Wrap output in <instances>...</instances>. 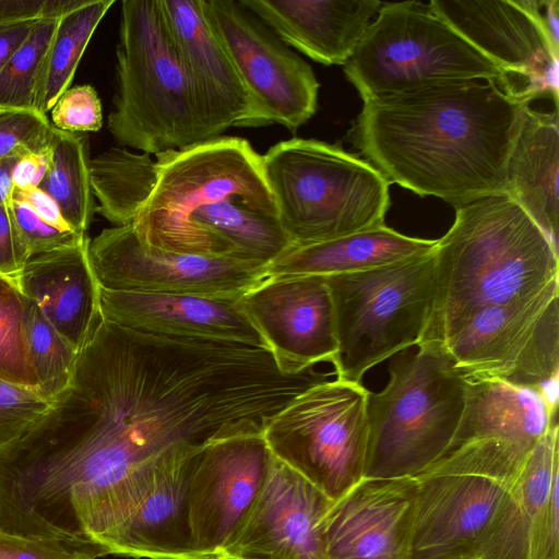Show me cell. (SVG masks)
<instances>
[{
  "mask_svg": "<svg viewBox=\"0 0 559 559\" xmlns=\"http://www.w3.org/2000/svg\"><path fill=\"white\" fill-rule=\"evenodd\" d=\"M264 347L136 332L103 318L41 419L72 490L117 530L159 477L213 440L263 432L306 389Z\"/></svg>",
  "mask_w": 559,
  "mask_h": 559,
  "instance_id": "obj_1",
  "label": "cell"
},
{
  "mask_svg": "<svg viewBox=\"0 0 559 559\" xmlns=\"http://www.w3.org/2000/svg\"><path fill=\"white\" fill-rule=\"evenodd\" d=\"M527 105L495 81L447 82L364 102L349 134L390 183L456 207L507 194Z\"/></svg>",
  "mask_w": 559,
  "mask_h": 559,
  "instance_id": "obj_2",
  "label": "cell"
},
{
  "mask_svg": "<svg viewBox=\"0 0 559 559\" xmlns=\"http://www.w3.org/2000/svg\"><path fill=\"white\" fill-rule=\"evenodd\" d=\"M454 209L455 219L435 248L420 343H443L477 311L536 294L559 276L558 249L509 195Z\"/></svg>",
  "mask_w": 559,
  "mask_h": 559,
  "instance_id": "obj_3",
  "label": "cell"
},
{
  "mask_svg": "<svg viewBox=\"0 0 559 559\" xmlns=\"http://www.w3.org/2000/svg\"><path fill=\"white\" fill-rule=\"evenodd\" d=\"M112 104L107 127L120 145L156 156L212 139L159 0L121 2Z\"/></svg>",
  "mask_w": 559,
  "mask_h": 559,
  "instance_id": "obj_4",
  "label": "cell"
},
{
  "mask_svg": "<svg viewBox=\"0 0 559 559\" xmlns=\"http://www.w3.org/2000/svg\"><path fill=\"white\" fill-rule=\"evenodd\" d=\"M261 156L278 219L293 247L384 225L390 182L358 155L337 144L293 138Z\"/></svg>",
  "mask_w": 559,
  "mask_h": 559,
  "instance_id": "obj_5",
  "label": "cell"
},
{
  "mask_svg": "<svg viewBox=\"0 0 559 559\" xmlns=\"http://www.w3.org/2000/svg\"><path fill=\"white\" fill-rule=\"evenodd\" d=\"M390 367L383 390L367 401L364 477H415L449 450L465 401L466 378L438 342L417 345Z\"/></svg>",
  "mask_w": 559,
  "mask_h": 559,
  "instance_id": "obj_6",
  "label": "cell"
},
{
  "mask_svg": "<svg viewBox=\"0 0 559 559\" xmlns=\"http://www.w3.org/2000/svg\"><path fill=\"white\" fill-rule=\"evenodd\" d=\"M526 459L496 441H469L415 476L407 559H476Z\"/></svg>",
  "mask_w": 559,
  "mask_h": 559,
  "instance_id": "obj_7",
  "label": "cell"
},
{
  "mask_svg": "<svg viewBox=\"0 0 559 559\" xmlns=\"http://www.w3.org/2000/svg\"><path fill=\"white\" fill-rule=\"evenodd\" d=\"M344 74L364 102L469 80L507 91L501 70L420 1L383 2Z\"/></svg>",
  "mask_w": 559,
  "mask_h": 559,
  "instance_id": "obj_8",
  "label": "cell"
},
{
  "mask_svg": "<svg viewBox=\"0 0 559 559\" xmlns=\"http://www.w3.org/2000/svg\"><path fill=\"white\" fill-rule=\"evenodd\" d=\"M435 250L349 274L326 276L334 307L337 380L360 383L373 366L424 336L431 300Z\"/></svg>",
  "mask_w": 559,
  "mask_h": 559,
  "instance_id": "obj_9",
  "label": "cell"
},
{
  "mask_svg": "<svg viewBox=\"0 0 559 559\" xmlns=\"http://www.w3.org/2000/svg\"><path fill=\"white\" fill-rule=\"evenodd\" d=\"M155 157L154 189L132 224L150 247L171 251L190 215L218 201L277 215L262 156L246 139L219 135Z\"/></svg>",
  "mask_w": 559,
  "mask_h": 559,
  "instance_id": "obj_10",
  "label": "cell"
},
{
  "mask_svg": "<svg viewBox=\"0 0 559 559\" xmlns=\"http://www.w3.org/2000/svg\"><path fill=\"white\" fill-rule=\"evenodd\" d=\"M369 393L337 379L306 389L264 428L271 454L336 500L364 477Z\"/></svg>",
  "mask_w": 559,
  "mask_h": 559,
  "instance_id": "obj_11",
  "label": "cell"
},
{
  "mask_svg": "<svg viewBox=\"0 0 559 559\" xmlns=\"http://www.w3.org/2000/svg\"><path fill=\"white\" fill-rule=\"evenodd\" d=\"M559 282L536 294L484 308L442 345L466 378L538 391L558 411Z\"/></svg>",
  "mask_w": 559,
  "mask_h": 559,
  "instance_id": "obj_12",
  "label": "cell"
},
{
  "mask_svg": "<svg viewBox=\"0 0 559 559\" xmlns=\"http://www.w3.org/2000/svg\"><path fill=\"white\" fill-rule=\"evenodd\" d=\"M200 1L248 95L243 127L281 124L296 132L318 108L320 84L310 64L239 1Z\"/></svg>",
  "mask_w": 559,
  "mask_h": 559,
  "instance_id": "obj_13",
  "label": "cell"
},
{
  "mask_svg": "<svg viewBox=\"0 0 559 559\" xmlns=\"http://www.w3.org/2000/svg\"><path fill=\"white\" fill-rule=\"evenodd\" d=\"M88 258L100 287L150 294H181L237 301L265 277L251 263L150 247L132 225L102 230L88 242Z\"/></svg>",
  "mask_w": 559,
  "mask_h": 559,
  "instance_id": "obj_14",
  "label": "cell"
},
{
  "mask_svg": "<svg viewBox=\"0 0 559 559\" xmlns=\"http://www.w3.org/2000/svg\"><path fill=\"white\" fill-rule=\"evenodd\" d=\"M430 9L506 78L507 91L558 103V55L542 24L540 0H431Z\"/></svg>",
  "mask_w": 559,
  "mask_h": 559,
  "instance_id": "obj_15",
  "label": "cell"
},
{
  "mask_svg": "<svg viewBox=\"0 0 559 559\" xmlns=\"http://www.w3.org/2000/svg\"><path fill=\"white\" fill-rule=\"evenodd\" d=\"M271 460L263 432L213 440L194 454L188 511L193 546L202 557L228 544L258 497Z\"/></svg>",
  "mask_w": 559,
  "mask_h": 559,
  "instance_id": "obj_16",
  "label": "cell"
},
{
  "mask_svg": "<svg viewBox=\"0 0 559 559\" xmlns=\"http://www.w3.org/2000/svg\"><path fill=\"white\" fill-rule=\"evenodd\" d=\"M236 302L283 372L296 374L333 361L334 307L324 276H265Z\"/></svg>",
  "mask_w": 559,
  "mask_h": 559,
  "instance_id": "obj_17",
  "label": "cell"
},
{
  "mask_svg": "<svg viewBox=\"0 0 559 559\" xmlns=\"http://www.w3.org/2000/svg\"><path fill=\"white\" fill-rule=\"evenodd\" d=\"M331 503L272 455L258 497L221 552L241 559H328L325 515Z\"/></svg>",
  "mask_w": 559,
  "mask_h": 559,
  "instance_id": "obj_18",
  "label": "cell"
},
{
  "mask_svg": "<svg viewBox=\"0 0 559 559\" xmlns=\"http://www.w3.org/2000/svg\"><path fill=\"white\" fill-rule=\"evenodd\" d=\"M559 428L525 460L476 559H558Z\"/></svg>",
  "mask_w": 559,
  "mask_h": 559,
  "instance_id": "obj_19",
  "label": "cell"
},
{
  "mask_svg": "<svg viewBox=\"0 0 559 559\" xmlns=\"http://www.w3.org/2000/svg\"><path fill=\"white\" fill-rule=\"evenodd\" d=\"M416 488V477H362L332 501L328 559H407Z\"/></svg>",
  "mask_w": 559,
  "mask_h": 559,
  "instance_id": "obj_20",
  "label": "cell"
},
{
  "mask_svg": "<svg viewBox=\"0 0 559 559\" xmlns=\"http://www.w3.org/2000/svg\"><path fill=\"white\" fill-rule=\"evenodd\" d=\"M99 305L103 318L136 332L266 348L261 335L233 300L119 292L99 286Z\"/></svg>",
  "mask_w": 559,
  "mask_h": 559,
  "instance_id": "obj_21",
  "label": "cell"
},
{
  "mask_svg": "<svg viewBox=\"0 0 559 559\" xmlns=\"http://www.w3.org/2000/svg\"><path fill=\"white\" fill-rule=\"evenodd\" d=\"M164 23L202 109L211 138L241 127L249 112L242 82L211 29L200 0H159Z\"/></svg>",
  "mask_w": 559,
  "mask_h": 559,
  "instance_id": "obj_22",
  "label": "cell"
},
{
  "mask_svg": "<svg viewBox=\"0 0 559 559\" xmlns=\"http://www.w3.org/2000/svg\"><path fill=\"white\" fill-rule=\"evenodd\" d=\"M288 47L345 64L382 5L378 0H238Z\"/></svg>",
  "mask_w": 559,
  "mask_h": 559,
  "instance_id": "obj_23",
  "label": "cell"
},
{
  "mask_svg": "<svg viewBox=\"0 0 559 559\" xmlns=\"http://www.w3.org/2000/svg\"><path fill=\"white\" fill-rule=\"evenodd\" d=\"M88 242L90 238L74 247L33 255L16 278L23 295L78 353L103 319Z\"/></svg>",
  "mask_w": 559,
  "mask_h": 559,
  "instance_id": "obj_24",
  "label": "cell"
},
{
  "mask_svg": "<svg viewBox=\"0 0 559 559\" xmlns=\"http://www.w3.org/2000/svg\"><path fill=\"white\" fill-rule=\"evenodd\" d=\"M199 451V450H198ZM193 452L165 472L107 544L108 555L205 559L194 548L188 511Z\"/></svg>",
  "mask_w": 559,
  "mask_h": 559,
  "instance_id": "obj_25",
  "label": "cell"
},
{
  "mask_svg": "<svg viewBox=\"0 0 559 559\" xmlns=\"http://www.w3.org/2000/svg\"><path fill=\"white\" fill-rule=\"evenodd\" d=\"M556 418L557 412L534 389L469 378L465 383L464 408L449 450L464 442L488 440L530 454L557 424Z\"/></svg>",
  "mask_w": 559,
  "mask_h": 559,
  "instance_id": "obj_26",
  "label": "cell"
},
{
  "mask_svg": "<svg viewBox=\"0 0 559 559\" xmlns=\"http://www.w3.org/2000/svg\"><path fill=\"white\" fill-rule=\"evenodd\" d=\"M559 121L557 110L527 105L507 166V195L516 202L558 249Z\"/></svg>",
  "mask_w": 559,
  "mask_h": 559,
  "instance_id": "obj_27",
  "label": "cell"
},
{
  "mask_svg": "<svg viewBox=\"0 0 559 559\" xmlns=\"http://www.w3.org/2000/svg\"><path fill=\"white\" fill-rule=\"evenodd\" d=\"M437 240L403 235L385 224L304 247L272 261L265 276H332L368 271L431 253Z\"/></svg>",
  "mask_w": 559,
  "mask_h": 559,
  "instance_id": "obj_28",
  "label": "cell"
},
{
  "mask_svg": "<svg viewBox=\"0 0 559 559\" xmlns=\"http://www.w3.org/2000/svg\"><path fill=\"white\" fill-rule=\"evenodd\" d=\"M157 178L156 160L110 147L90 159V180L96 212L114 226L132 225L150 198Z\"/></svg>",
  "mask_w": 559,
  "mask_h": 559,
  "instance_id": "obj_29",
  "label": "cell"
},
{
  "mask_svg": "<svg viewBox=\"0 0 559 559\" xmlns=\"http://www.w3.org/2000/svg\"><path fill=\"white\" fill-rule=\"evenodd\" d=\"M115 3L114 0H84L63 14L44 56L33 109L41 115L52 108L74 76L95 29Z\"/></svg>",
  "mask_w": 559,
  "mask_h": 559,
  "instance_id": "obj_30",
  "label": "cell"
},
{
  "mask_svg": "<svg viewBox=\"0 0 559 559\" xmlns=\"http://www.w3.org/2000/svg\"><path fill=\"white\" fill-rule=\"evenodd\" d=\"M88 138L57 130L48 171L39 185L75 233L87 235L96 201L90 180Z\"/></svg>",
  "mask_w": 559,
  "mask_h": 559,
  "instance_id": "obj_31",
  "label": "cell"
},
{
  "mask_svg": "<svg viewBox=\"0 0 559 559\" xmlns=\"http://www.w3.org/2000/svg\"><path fill=\"white\" fill-rule=\"evenodd\" d=\"M26 330L37 391L52 403L70 385L79 353L27 297Z\"/></svg>",
  "mask_w": 559,
  "mask_h": 559,
  "instance_id": "obj_32",
  "label": "cell"
},
{
  "mask_svg": "<svg viewBox=\"0 0 559 559\" xmlns=\"http://www.w3.org/2000/svg\"><path fill=\"white\" fill-rule=\"evenodd\" d=\"M0 378L37 390L27 343L26 297L16 281L0 275Z\"/></svg>",
  "mask_w": 559,
  "mask_h": 559,
  "instance_id": "obj_33",
  "label": "cell"
},
{
  "mask_svg": "<svg viewBox=\"0 0 559 559\" xmlns=\"http://www.w3.org/2000/svg\"><path fill=\"white\" fill-rule=\"evenodd\" d=\"M58 20L37 22L29 37L0 72V109L34 110L41 62Z\"/></svg>",
  "mask_w": 559,
  "mask_h": 559,
  "instance_id": "obj_34",
  "label": "cell"
},
{
  "mask_svg": "<svg viewBox=\"0 0 559 559\" xmlns=\"http://www.w3.org/2000/svg\"><path fill=\"white\" fill-rule=\"evenodd\" d=\"M56 133L47 116L35 110L0 109V162L48 148Z\"/></svg>",
  "mask_w": 559,
  "mask_h": 559,
  "instance_id": "obj_35",
  "label": "cell"
},
{
  "mask_svg": "<svg viewBox=\"0 0 559 559\" xmlns=\"http://www.w3.org/2000/svg\"><path fill=\"white\" fill-rule=\"evenodd\" d=\"M50 405L37 390L0 378V448L23 436Z\"/></svg>",
  "mask_w": 559,
  "mask_h": 559,
  "instance_id": "obj_36",
  "label": "cell"
},
{
  "mask_svg": "<svg viewBox=\"0 0 559 559\" xmlns=\"http://www.w3.org/2000/svg\"><path fill=\"white\" fill-rule=\"evenodd\" d=\"M51 126L62 132H97L103 127V106L88 84L69 86L50 109Z\"/></svg>",
  "mask_w": 559,
  "mask_h": 559,
  "instance_id": "obj_37",
  "label": "cell"
},
{
  "mask_svg": "<svg viewBox=\"0 0 559 559\" xmlns=\"http://www.w3.org/2000/svg\"><path fill=\"white\" fill-rule=\"evenodd\" d=\"M13 223L29 257L74 247L88 239L87 235L62 231L43 222L24 202L9 203Z\"/></svg>",
  "mask_w": 559,
  "mask_h": 559,
  "instance_id": "obj_38",
  "label": "cell"
},
{
  "mask_svg": "<svg viewBox=\"0 0 559 559\" xmlns=\"http://www.w3.org/2000/svg\"><path fill=\"white\" fill-rule=\"evenodd\" d=\"M93 550L73 547L59 540L27 538L0 532V559H97Z\"/></svg>",
  "mask_w": 559,
  "mask_h": 559,
  "instance_id": "obj_39",
  "label": "cell"
},
{
  "mask_svg": "<svg viewBox=\"0 0 559 559\" xmlns=\"http://www.w3.org/2000/svg\"><path fill=\"white\" fill-rule=\"evenodd\" d=\"M84 0H0V28L60 19Z\"/></svg>",
  "mask_w": 559,
  "mask_h": 559,
  "instance_id": "obj_40",
  "label": "cell"
},
{
  "mask_svg": "<svg viewBox=\"0 0 559 559\" xmlns=\"http://www.w3.org/2000/svg\"><path fill=\"white\" fill-rule=\"evenodd\" d=\"M29 258L13 223L9 203L0 205V275L16 281Z\"/></svg>",
  "mask_w": 559,
  "mask_h": 559,
  "instance_id": "obj_41",
  "label": "cell"
},
{
  "mask_svg": "<svg viewBox=\"0 0 559 559\" xmlns=\"http://www.w3.org/2000/svg\"><path fill=\"white\" fill-rule=\"evenodd\" d=\"M11 199L26 203L49 226L62 231H74L64 219L58 203L39 187L13 188Z\"/></svg>",
  "mask_w": 559,
  "mask_h": 559,
  "instance_id": "obj_42",
  "label": "cell"
},
{
  "mask_svg": "<svg viewBox=\"0 0 559 559\" xmlns=\"http://www.w3.org/2000/svg\"><path fill=\"white\" fill-rule=\"evenodd\" d=\"M52 145L44 151L27 153L19 157L12 169L13 188L39 187L49 168Z\"/></svg>",
  "mask_w": 559,
  "mask_h": 559,
  "instance_id": "obj_43",
  "label": "cell"
},
{
  "mask_svg": "<svg viewBox=\"0 0 559 559\" xmlns=\"http://www.w3.org/2000/svg\"><path fill=\"white\" fill-rule=\"evenodd\" d=\"M37 22L23 23L0 28V72L29 37Z\"/></svg>",
  "mask_w": 559,
  "mask_h": 559,
  "instance_id": "obj_44",
  "label": "cell"
},
{
  "mask_svg": "<svg viewBox=\"0 0 559 559\" xmlns=\"http://www.w3.org/2000/svg\"><path fill=\"white\" fill-rule=\"evenodd\" d=\"M542 24L551 49L559 53V1L542 0Z\"/></svg>",
  "mask_w": 559,
  "mask_h": 559,
  "instance_id": "obj_45",
  "label": "cell"
},
{
  "mask_svg": "<svg viewBox=\"0 0 559 559\" xmlns=\"http://www.w3.org/2000/svg\"><path fill=\"white\" fill-rule=\"evenodd\" d=\"M20 156H11L0 162V205L10 203L13 190L12 169Z\"/></svg>",
  "mask_w": 559,
  "mask_h": 559,
  "instance_id": "obj_46",
  "label": "cell"
},
{
  "mask_svg": "<svg viewBox=\"0 0 559 559\" xmlns=\"http://www.w3.org/2000/svg\"><path fill=\"white\" fill-rule=\"evenodd\" d=\"M207 559H241V558H238V557H235V556H230V555H227V554H224V552H219V554H216V555H213V556L209 557Z\"/></svg>",
  "mask_w": 559,
  "mask_h": 559,
  "instance_id": "obj_47",
  "label": "cell"
}]
</instances>
